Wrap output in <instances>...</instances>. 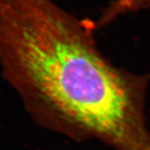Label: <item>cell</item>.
Here are the masks:
<instances>
[{
  "label": "cell",
  "instance_id": "obj_1",
  "mask_svg": "<svg viewBox=\"0 0 150 150\" xmlns=\"http://www.w3.org/2000/svg\"><path fill=\"white\" fill-rule=\"evenodd\" d=\"M94 21L54 0H0V64L28 103L122 150H150L129 76L99 50Z\"/></svg>",
  "mask_w": 150,
  "mask_h": 150
}]
</instances>
